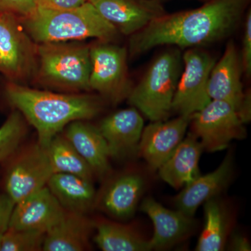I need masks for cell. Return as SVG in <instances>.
I'll return each instance as SVG.
<instances>
[{
    "label": "cell",
    "mask_w": 251,
    "mask_h": 251,
    "mask_svg": "<svg viewBox=\"0 0 251 251\" xmlns=\"http://www.w3.org/2000/svg\"><path fill=\"white\" fill-rule=\"evenodd\" d=\"M251 0H209L197 9L168 14L154 20L128 41L130 58L158 46L202 48L227 39L245 16Z\"/></svg>",
    "instance_id": "6da1fadb"
},
{
    "label": "cell",
    "mask_w": 251,
    "mask_h": 251,
    "mask_svg": "<svg viewBox=\"0 0 251 251\" xmlns=\"http://www.w3.org/2000/svg\"><path fill=\"white\" fill-rule=\"evenodd\" d=\"M4 94L8 103L34 127L37 143L44 148L72 122L98 116L105 101L100 96L54 93L8 81Z\"/></svg>",
    "instance_id": "7a4b0ae2"
},
{
    "label": "cell",
    "mask_w": 251,
    "mask_h": 251,
    "mask_svg": "<svg viewBox=\"0 0 251 251\" xmlns=\"http://www.w3.org/2000/svg\"><path fill=\"white\" fill-rule=\"evenodd\" d=\"M21 21L36 44L83 40L88 38L112 43L120 34L116 27L89 1L70 9L36 7L32 14L21 18Z\"/></svg>",
    "instance_id": "3957f363"
},
{
    "label": "cell",
    "mask_w": 251,
    "mask_h": 251,
    "mask_svg": "<svg viewBox=\"0 0 251 251\" xmlns=\"http://www.w3.org/2000/svg\"><path fill=\"white\" fill-rule=\"evenodd\" d=\"M183 68L181 49L171 46L158 54L128 96V103L151 122L171 115L173 99Z\"/></svg>",
    "instance_id": "277c9868"
},
{
    "label": "cell",
    "mask_w": 251,
    "mask_h": 251,
    "mask_svg": "<svg viewBox=\"0 0 251 251\" xmlns=\"http://www.w3.org/2000/svg\"><path fill=\"white\" fill-rule=\"evenodd\" d=\"M90 46L77 42L37 44L34 80L49 88L71 92H89Z\"/></svg>",
    "instance_id": "5b68a950"
},
{
    "label": "cell",
    "mask_w": 251,
    "mask_h": 251,
    "mask_svg": "<svg viewBox=\"0 0 251 251\" xmlns=\"http://www.w3.org/2000/svg\"><path fill=\"white\" fill-rule=\"evenodd\" d=\"M36 67L37 44L21 18L0 10V74L8 82L23 85L34 78Z\"/></svg>",
    "instance_id": "8992f818"
},
{
    "label": "cell",
    "mask_w": 251,
    "mask_h": 251,
    "mask_svg": "<svg viewBox=\"0 0 251 251\" xmlns=\"http://www.w3.org/2000/svg\"><path fill=\"white\" fill-rule=\"evenodd\" d=\"M128 50L99 41L90 46L91 90L106 101L117 104L128 98L133 85L127 65Z\"/></svg>",
    "instance_id": "52a82bcc"
},
{
    "label": "cell",
    "mask_w": 251,
    "mask_h": 251,
    "mask_svg": "<svg viewBox=\"0 0 251 251\" xmlns=\"http://www.w3.org/2000/svg\"><path fill=\"white\" fill-rule=\"evenodd\" d=\"M182 60L183 71L175 91L172 110L179 115L191 116L211 100L208 82L217 60L202 48L186 49L182 53Z\"/></svg>",
    "instance_id": "ba28073f"
},
{
    "label": "cell",
    "mask_w": 251,
    "mask_h": 251,
    "mask_svg": "<svg viewBox=\"0 0 251 251\" xmlns=\"http://www.w3.org/2000/svg\"><path fill=\"white\" fill-rule=\"evenodd\" d=\"M193 134L210 152L222 151L234 140L247 135L244 124L233 105L222 100H211L204 108L191 116Z\"/></svg>",
    "instance_id": "9c48e42d"
},
{
    "label": "cell",
    "mask_w": 251,
    "mask_h": 251,
    "mask_svg": "<svg viewBox=\"0 0 251 251\" xmlns=\"http://www.w3.org/2000/svg\"><path fill=\"white\" fill-rule=\"evenodd\" d=\"M53 174L46 148L37 143L10 163L5 174V193L16 204L46 187Z\"/></svg>",
    "instance_id": "30bf717a"
},
{
    "label": "cell",
    "mask_w": 251,
    "mask_h": 251,
    "mask_svg": "<svg viewBox=\"0 0 251 251\" xmlns=\"http://www.w3.org/2000/svg\"><path fill=\"white\" fill-rule=\"evenodd\" d=\"M120 34L131 36L166 14L158 0H87Z\"/></svg>",
    "instance_id": "8fae6325"
},
{
    "label": "cell",
    "mask_w": 251,
    "mask_h": 251,
    "mask_svg": "<svg viewBox=\"0 0 251 251\" xmlns=\"http://www.w3.org/2000/svg\"><path fill=\"white\" fill-rule=\"evenodd\" d=\"M190 124L191 116L186 115L151 122L142 133L138 147L140 156L152 169L158 170L184 140Z\"/></svg>",
    "instance_id": "7c38bea8"
},
{
    "label": "cell",
    "mask_w": 251,
    "mask_h": 251,
    "mask_svg": "<svg viewBox=\"0 0 251 251\" xmlns=\"http://www.w3.org/2000/svg\"><path fill=\"white\" fill-rule=\"evenodd\" d=\"M66 211L47 186L15 204L9 228L46 233L62 219Z\"/></svg>",
    "instance_id": "4fadbf2b"
},
{
    "label": "cell",
    "mask_w": 251,
    "mask_h": 251,
    "mask_svg": "<svg viewBox=\"0 0 251 251\" xmlns=\"http://www.w3.org/2000/svg\"><path fill=\"white\" fill-rule=\"evenodd\" d=\"M242 74L240 52L233 41H229L222 57L216 61L209 75L208 94L211 100L227 102L237 110L245 92L243 88Z\"/></svg>",
    "instance_id": "5bb4252c"
},
{
    "label": "cell",
    "mask_w": 251,
    "mask_h": 251,
    "mask_svg": "<svg viewBox=\"0 0 251 251\" xmlns=\"http://www.w3.org/2000/svg\"><path fill=\"white\" fill-rule=\"evenodd\" d=\"M140 209L150 218L154 227L150 239L152 250L173 247L189 237L196 227L193 217L178 209L170 210L151 198L144 200Z\"/></svg>",
    "instance_id": "9a60e30c"
},
{
    "label": "cell",
    "mask_w": 251,
    "mask_h": 251,
    "mask_svg": "<svg viewBox=\"0 0 251 251\" xmlns=\"http://www.w3.org/2000/svg\"><path fill=\"white\" fill-rule=\"evenodd\" d=\"M98 128L108 145L110 157L120 158L138 150L144 120L133 107L105 117Z\"/></svg>",
    "instance_id": "2e32d148"
},
{
    "label": "cell",
    "mask_w": 251,
    "mask_h": 251,
    "mask_svg": "<svg viewBox=\"0 0 251 251\" xmlns=\"http://www.w3.org/2000/svg\"><path fill=\"white\" fill-rule=\"evenodd\" d=\"M145 187V181L139 175L126 173L112 180L97 196L95 205L118 219L131 217Z\"/></svg>",
    "instance_id": "e0dca14e"
},
{
    "label": "cell",
    "mask_w": 251,
    "mask_h": 251,
    "mask_svg": "<svg viewBox=\"0 0 251 251\" xmlns=\"http://www.w3.org/2000/svg\"><path fill=\"white\" fill-rule=\"evenodd\" d=\"M64 135L88 163L94 175L103 177L110 172V151L98 127L82 120L73 122L64 128Z\"/></svg>",
    "instance_id": "ac0fdd59"
},
{
    "label": "cell",
    "mask_w": 251,
    "mask_h": 251,
    "mask_svg": "<svg viewBox=\"0 0 251 251\" xmlns=\"http://www.w3.org/2000/svg\"><path fill=\"white\" fill-rule=\"evenodd\" d=\"M232 160L227 156L215 171L205 175H200L175 198L176 209L193 217L198 208L206 201L215 198L230 181Z\"/></svg>",
    "instance_id": "d6986e66"
},
{
    "label": "cell",
    "mask_w": 251,
    "mask_h": 251,
    "mask_svg": "<svg viewBox=\"0 0 251 251\" xmlns=\"http://www.w3.org/2000/svg\"><path fill=\"white\" fill-rule=\"evenodd\" d=\"M202 144L193 133L179 144L174 152L159 168V176L172 187L180 188L192 182L201 175L199 161Z\"/></svg>",
    "instance_id": "ffe728a7"
},
{
    "label": "cell",
    "mask_w": 251,
    "mask_h": 251,
    "mask_svg": "<svg viewBox=\"0 0 251 251\" xmlns=\"http://www.w3.org/2000/svg\"><path fill=\"white\" fill-rule=\"evenodd\" d=\"M94 224L85 214L66 211L62 219L46 232L42 251L87 250Z\"/></svg>",
    "instance_id": "44dd1931"
},
{
    "label": "cell",
    "mask_w": 251,
    "mask_h": 251,
    "mask_svg": "<svg viewBox=\"0 0 251 251\" xmlns=\"http://www.w3.org/2000/svg\"><path fill=\"white\" fill-rule=\"evenodd\" d=\"M47 186L64 210L87 214L95 206L97 193L92 180L77 175L54 173Z\"/></svg>",
    "instance_id": "7402d4cb"
},
{
    "label": "cell",
    "mask_w": 251,
    "mask_h": 251,
    "mask_svg": "<svg viewBox=\"0 0 251 251\" xmlns=\"http://www.w3.org/2000/svg\"><path fill=\"white\" fill-rule=\"evenodd\" d=\"M94 242L103 251L152 250L150 240L144 239L131 227L108 221L94 222Z\"/></svg>",
    "instance_id": "603a6c76"
},
{
    "label": "cell",
    "mask_w": 251,
    "mask_h": 251,
    "mask_svg": "<svg viewBox=\"0 0 251 251\" xmlns=\"http://www.w3.org/2000/svg\"><path fill=\"white\" fill-rule=\"evenodd\" d=\"M204 227L196 251H223L229 231V220L224 206L215 198L204 203Z\"/></svg>",
    "instance_id": "cb8c5ba5"
},
{
    "label": "cell",
    "mask_w": 251,
    "mask_h": 251,
    "mask_svg": "<svg viewBox=\"0 0 251 251\" xmlns=\"http://www.w3.org/2000/svg\"><path fill=\"white\" fill-rule=\"evenodd\" d=\"M46 148L53 173L77 175L92 181V168L64 135L54 136Z\"/></svg>",
    "instance_id": "d4e9b609"
},
{
    "label": "cell",
    "mask_w": 251,
    "mask_h": 251,
    "mask_svg": "<svg viewBox=\"0 0 251 251\" xmlns=\"http://www.w3.org/2000/svg\"><path fill=\"white\" fill-rule=\"evenodd\" d=\"M25 133L26 126L22 114L14 110L0 127V163L14 156Z\"/></svg>",
    "instance_id": "484cf974"
},
{
    "label": "cell",
    "mask_w": 251,
    "mask_h": 251,
    "mask_svg": "<svg viewBox=\"0 0 251 251\" xmlns=\"http://www.w3.org/2000/svg\"><path fill=\"white\" fill-rule=\"evenodd\" d=\"M45 234L29 229L8 228L2 234L1 251H42Z\"/></svg>",
    "instance_id": "4316f807"
},
{
    "label": "cell",
    "mask_w": 251,
    "mask_h": 251,
    "mask_svg": "<svg viewBox=\"0 0 251 251\" xmlns=\"http://www.w3.org/2000/svg\"><path fill=\"white\" fill-rule=\"evenodd\" d=\"M244 35L240 52L243 74L247 78L251 75V9L249 7L244 18Z\"/></svg>",
    "instance_id": "83f0119b"
},
{
    "label": "cell",
    "mask_w": 251,
    "mask_h": 251,
    "mask_svg": "<svg viewBox=\"0 0 251 251\" xmlns=\"http://www.w3.org/2000/svg\"><path fill=\"white\" fill-rule=\"evenodd\" d=\"M36 9L35 0H0V10L21 18L30 16Z\"/></svg>",
    "instance_id": "f1b7e54d"
},
{
    "label": "cell",
    "mask_w": 251,
    "mask_h": 251,
    "mask_svg": "<svg viewBox=\"0 0 251 251\" xmlns=\"http://www.w3.org/2000/svg\"><path fill=\"white\" fill-rule=\"evenodd\" d=\"M14 206V201L6 193L0 194V234L4 233L9 228Z\"/></svg>",
    "instance_id": "f546056e"
},
{
    "label": "cell",
    "mask_w": 251,
    "mask_h": 251,
    "mask_svg": "<svg viewBox=\"0 0 251 251\" xmlns=\"http://www.w3.org/2000/svg\"><path fill=\"white\" fill-rule=\"evenodd\" d=\"M36 7L53 10L74 9L82 6L87 0H35Z\"/></svg>",
    "instance_id": "4dcf8cb0"
},
{
    "label": "cell",
    "mask_w": 251,
    "mask_h": 251,
    "mask_svg": "<svg viewBox=\"0 0 251 251\" xmlns=\"http://www.w3.org/2000/svg\"><path fill=\"white\" fill-rule=\"evenodd\" d=\"M238 116L242 120L243 123H249L251 120V90H247L244 92V97L240 105L237 110Z\"/></svg>",
    "instance_id": "1f68e13d"
},
{
    "label": "cell",
    "mask_w": 251,
    "mask_h": 251,
    "mask_svg": "<svg viewBox=\"0 0 251 251\" xmlns=\"http://www.w3.org/2000/svg\"><path fill=\"white\" fill-rule=\"evenodd\" d=\"M229 249L232 251H251V245L249 240L242 235L235 234L231 238L229 243Z\"/></svg>",
    "instance_id": "d6a6232c"
},
{
    "label": "cell",
    "mask_w": 251,
    "mask_h": 251,
    "mask_svg": "<svg viewBox=\"0 0 251 251\" xmlns=\"http://www.w3.org/2000/svg\"><path fill=\"white\" fill-rule=\"evenodd\" d=\"M158 1H161L163 4H165L166 2H168V1H172V0H158ZM196 1H200V2L205 3L206 1H209V0H196Z\"/></svg>",
    "instance_id": "836d02e7"
},
{
    "label": "cell",
    "mask_w": 251,
    "mask_h": 251,
    "mask_svg": "<svg viewBox=\"0 0 251 251\" xmlns=\"http://www.w3.org/2000/svg\"><path fill=\"white\" fill-rule=\"evenodd\" d=\"M2 234H0V251H1V242H2Z\"/></svg>",
    "instance_id": "e575fe53"
}]
</instances>
